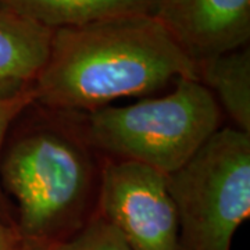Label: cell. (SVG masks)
Here are the masks:
<instances>
[{"mask_svg":"<svg viewBox=\"0 0 250 250\" xmlns=\"http://www.w3.org/2000/svg\"><path fill=\"white\" fill-rule=\"evenodd\" d=\"M179 78L196 80L195 62L159 18L139 13L54 29L32 95L52 110L89 113Z\"/></svg>","mask_w":250,"mask_h":250,"instance_id":"cell-1","label":"cell"},{"mask_svg":"<svg viewBox=\"0 0 250 250\" xmlns=\"http://www.w3.org/2000/svg\"><path fill=\"white\" fill-rule=\"evenodd\" d=\"M83 143L56 128L39 126L1 154L0 184L17 203L16 225L39 248L54 249L78 229L93 184Z\"/></svg>","mask_w":250,"mask_h":250,"instance_id":"cell-2","label":"cell"},{"mask_svg":"<svg viewBox=\"0 0 250 250\" xmlns=\"http://www.w3.org/2000/svg\"><path fill=\"white\" fill-rule=\"evenodd\" d=\"M221 108L193 78H179L170 93L126 106H106L85 117L83 141L118 160L170 175L214 134Z\"/></svg>","mask_w":250,"mask_h":250,"instance_id":"cell-3","label":"cell"},{"mask_svg":"<svg viewBox=\"0 0 250 250\" xmlns=\"http://www.w3.org/2000/svg\"><path fill=\"white\" fill-rule=\"evenodd\" d=\"M167 182L181 250H231L250 215V135L218 128Z\"/></svg>","mask_w":250,"mask_h":250,"instance_id":"cell-4","label":"cell"},{"mask_svg":"<svg viewBox=\"0 0 250 250\" xmlns=\"http://www.w3.org/2000/svg\"><path fill=\"white\" fill-rule=\"evenodd\" d=\"M99 215L132 250H181L167 175L141 163L107 161L100 172Z\"/></svg>","mask_w":250,"mask_h":250,"instance_id":"cell-5","label":"cell"},{"mask_svg":"<svg viewBox=\"0 0 250 250\" xmlns=\"http://www.w3.org/2000/svg\"><path fill=\"white\" fill-rule=\"evenodd\" d=\"M153 16L193 62L249 46L250 0H154Z\"/></svg>","mask_w":250,"mask_h":250,"instance_id":"cell-6","label":"cell"},{"mask_svg":"<svg viewBox=\"0 0 250 250\" xmlns=\"http://www.w3.org/2000/svg\"><path fill=\"white\" fill-rule=\"evenodd\" d=\"M52 36L53 29L0 1V100L32 92Z\"/></svg>","mask_w":250,"mask_h":250,"instance_id":"cell-7","label":"cell"},{"mask_svg":"<svg viewBox=\"0 0 250 250\" xmlns=\"http://www.w3.org/2000/svg\"><path fill=\"white\" fill-rule=\"evenodd\" d=\"M196 80L210 90L233 128L250 135V49L217 54L195 62Z\"/></svg>","mask_w":250,"mask_h":250,"instance_id":"cell-8","label":"cell"},{"mask_svg":"<svg viewBox=\"0 0 250 250\" xmlns=\"http://www.w3.org/2000/svg\"><path fill=\"white\" fill-rule=\"evenodd\" d=\"M25 17L50 28L78 27L110 17L150 13L154 0H0Z\"/></svg>","mask_w":250,"mask_h":250,"instance_id":"cell-9","label":"cell"},{"mask_svg":"<svg viewBox=\"0 0 250 250\" xmlns=\"http://www.w3.org/2000/svg\"><path fill=\"white\" fill-rule=\"evenodd\" d=\"M54 250H132L102 215H93Z\"/></svg>","mask_w":250,"mask_h":250,"instance_id":"cell-10","label":"cell"},{"mask_svg":"<svg viewBox=\"0 0 250 250\" xmlns=\"http://www.w3.org/2000/svg\"><path fill=\"white\" fill-rule=\"evenodd\" d=\"M34 104V95L25 93L17 98L4 99L0 100V160H1V154H3V147H4V141L6 136L9 134V129L11 124L21 116V113L24 110H27L29 106ZM6 199L3 195V189L0 184V215L10 220V217L6 214Z\"/></svg>","mask_w":250,"mask_h":250,"instance_id":"cell-11","label":"cell"},{"mask_svg":"<svg viewBox=\"0 0 250 250\" xmlns=\"http://www.w3.org/2000/svg\"><path fill=\"white\" fill-rule=\"evenodd\" d=\"M0 250H54L39 248L22 236L17 225L0 215Z\"/></svg>","mask_w":250,"mask_h":250,"instance_id":"cell-12","label":"cell"}]
</instances>
